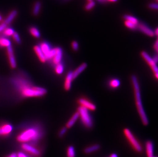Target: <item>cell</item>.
<instances>
[{
  "mask_svg": "<svg viewBox=\"0 0 158 157\" xmlns=\"http://www.w3.org/2000/svg\"><path fill=\"white\" fill-rule=\"evenodd\" d=\"M152 157H157V156H152Z\"/></svg>",
  "mask_w": 158,
  "mask_h": 157,
  "instance_id": "47",
  "label": "cell"
},
{
  "mask_svg": "<svg viewBox=\"0 0 158 157\" xmlns=\"http://www.w3.org/2000/svg\"><path fill=\"white\" fill-rule=\"evenodd\" d=\"M131 81H132L134 89L135 97V101H136V106L137 108L138 112L143 125L148 126L149 123V121L145 112L144 109L143 108L141 101V97L140 86H139L137 78L136 76H133L131 77Z\"/></svg>",
  "mask_w": 158,
  "mask_h": 157,
  "instance_id": "3",
  "label": "cell"
},
{
  "mask_svg": "<svg viewBox=\"0 0 158 157\" xmlns=\"http://www.w3.org/2000/svg\"><path fill=\"white\" fill-rule=\"evenodd\" d=\"M158 28H157V29H156L155 33V35H158Z\"/></svg>",
  "mask_w": 158,
  "mask_h": 157,
  "instance_id": "42",
  "label": "cell"
},
{
  "mask_svg": "<svg viewBox=\"0 0 158 157\" xmlns=\"http://www.w3.org/2000/svg\"><path fill=\"white\" fill-rule=\"evenodd\" d=\"M141 56L147 62L148 65L151 66V68L152 69V71H154L155 75L156 78H158V69L157 67V63L153 60L152 58L149 56L146 52H142L141 53Z\"/></svg>",
  "mask_w": 158,
  "mask_h": 157,
  "instance_id": "6",
  "label": "cell"
},
{
  "mask_svg": "<svg viewBox=\"0 0 158 157\" xmlns=\"http://www.w3.org/2000/svg\"><path fill=\"white\" fill-rule=\"evenodd\" d=\"M123 18L125 19V21L130 22L133 24H135L136 25H138V24L139 22L138 19L137 18L131 15H124L123 16Z\"/></svg>",
  "mask_w": 158,
  "mask_h": 157,
  "instance_id": "23",
  "label": "cell"
},
{
  "mask_svg": "<svg viewBox=\"0 0 158 157\" xmlns=\"http://www.w3.org/2000/svg\"><path fill=\"white\" fill-rule=\"evenodd\" d=\"M87 64L85 63H84L82 64H81L76 70H75L73 73V78H76L78 76H79L80 74L82 73V71L85 70V68H87Z\"/></svg>",
  "mask_w": 158,
  "mask_h": 157,
  "instance_id": "18",
  "label": "cell"
},
{
  "mask_svg": "<svg viewBox=\"0 0 158 157\" xmlns=\"http://www.w3.org/2000/svg\"><path fill=\"white\" fill-rule=\"evenodd\" d=\"M7 26V25L4 22L0 24V33L3 31L5 30V29L6 28Z\"/></svg>",
  "mask_w": 158,
  "mask_h": 157,
  "instance_id": "35",
  "label": "cell"
},
{
  "mask_svg": "<svg viewBox=\"0 0 158 157\" xmlns=\"http://www.w3.org/2000/svg\"><path fill=\"white\" fill-rule=\"evenodd\" d=\"M100 148L101 146L99 144H94L84 148V153L86 155L91 154L96 151H98Z\"/></svg>",
  "mask_w": 158,
  "mask_h": 157,
  "instance_id": "12",
  "label": "cell"
},
{
  "mask_svg": "<svg viewBox=\"0 0 158 157\" xmlns=\"http://www.w3.org/2000/svg\"><path fill=\"white\" fill-rule=\"evenodd\" d=\"M123 133L133 150L137 153H142L143 147L137 139L133 135L131 131L127 128H125L123 130Z\"/></svg>",
  "mask_w": 158,
  "mask_h": 157,
  "instance_id": "4",
  "label": "cell"
},
{
  "mask_svg": "<svg viewBox=\"0 0 158 157\" xmlns=\"http://www.w3.org/2000/svg\"><path fill=\"white\" fill-rule=\"evenodd\" d=\"M148 6H149V8L153 9V10H157V9H158V4H156V3H151L150 4H149Z\"/></svg>",
  "mask_w": 158,
  "mask_h": 157,
  "instance_id": "34",
  "label": "cell"
},
{
  "mask_svg": "<svg viewBox=\"0 0 158 157\" xmlns=\"http://www.w3.org/2000/svg\"><path fill=\"white\" fill-rule=\"evenodd\" d=\"M14 86L24 98L41 97L47 94L45 88L34 86L31 83L24 78H15L12 81Z\"/></svg>",
  "mask_w": 158,
  "mask_h": 157,
  "instance_id": "1",
  "label": "cell"
},
{
  "mask_svg": "<svg viewBox=\"0 0 158 157\" xmlns=\"http://www.w3.org/2000/svg\"><path fill=\"white\" fill-rule=\"evenodd\" d=\"M56 52L55 55L54 56L52 60L53 63L55 65L61 62L62 58H63V50L60 47H56Z\"/></svg>",
  "mask_w": 158,
  "mask_h": 157,
  "instance_id": "11",
  "label": "cell"
},
{
  "mask_svg": "<svg viewBox=\"0 0 158 157\" xmlns=\"http://www.w3.org/2000/svg\"><path fill=\"white\" fill-rule=\"evenodd\" d=\"M17 157H28L27 155L23 152H19L17 154Z\"/></svg>",
  "mask_w": 158,
  "mask_h": 157,
  "instance_id": "36",
  "label": "cell"
},
{
  "mask_svg": "<svg viewBox=\"0 0 158 157\" xmlns=\"http://www.w3.org/2000/svg\"><path fill=\"white\" fill-rule=\"evenodd\" d=\"M12 37L14 40L17 42L18 44H20L21 43V38L19 37V35L17 32L14 33V34L12 35Z\"/></svg>",
  "mask_w": 158,
  "mask_h": 157,
  "instance_id": "31",
  "label": "cell"
},
{
  "mask_svg": "<svg viewBox=\"0 0 158 157\" xmlns=\"http://www.w3.org/2000/svg\"><path fill=\"white\" fill-rule=\"evenodd\" d=\"M13 127L10 124H5L0 127V135H8L11 133Z\"/></svg>",
  "mask_w": 158,
  "mask_h": 157,
  "instance_id": "14",
  "label": "cell"
},
{
  "mask_svg": "<svg viewBox=\"0 0 158 157\" xmlns=\"http://www.w3.org/2000/svg\"><path fill=\"white\" fill-rule=\"evenodd\" d=\"M67 157H75L76 153L75 151L74 147L72 145H70L67 149Z\"/></svg>",
  "mask_w": 158,
  "mask_h": 157,
  "instance_id": "24",
  "label": "cell"
},
{
  "mask_svg": "<svg viewBox=\"0 0 158 157\" xmlns=\"http://www.w3.org/2000/svg\"><path fill=\"white\" fill-rule=\"evenodd\" d=\"M7 48L8 56L9 59V63L11 68H15L17 67V62L15 60V56L14 55V50L11 46L7 47Z\"/></svg>",
  "mask_w": 158,
  "mask_h": 157,
  "instance_id": "9",
  "label": "cell"
},
{
  "mask_svg": "<svg viewBox=\"0 0 158 157\" xmlns=\"http://www.w3.org/2000/svg\"><path fill=\"white\" fill-rule=\"evenodd\" d=\"M110 157H118V155L115 153H112L110 155Z\"/></svg>",
  "mask_w": 158,
  "mask_h": 157,
  "instance_id": "39",
  "label": "cell"
},
{
  "mask_svg": "<svg viewBox=\"0 0 158 157\" xmlns=\"http://www.w3.org/2000/svg\"><path fill=\"white\" fill-rule=\"evenodd\" d=\"M72 47L73 48V50H77L79 47V46H78V43L76 41H74L72 42Z\"/></svg>",
  "mask_w": 158,
  "mask_h": 157,
  "instance_id": "33",
  "label": "cell"
},
{
  "mask_svg": "<svg viewBox=\"0 0 158 157\" xmlns=\"http://www.w3.org/2000/svg\"><path fill=\"white\" fill-rule=\"evenodd\" d=\"M41 6L42 5L40 2H36L35 3L33 8V10H32V14L35 16H37L39 14L41 9Z\"/></svg>",
  "mask_w": 158,
  "mask_h": 157,
  "instance_id": "22",
  "label": "cell"
},
{
  "mask_svg": "<svg viewBox=\"0 0 158 157\" xmlns=\"http://www.w3.org/2000/svg\"><path fill=\"white\" fill-rule=\"evenodd\" d=\"M124 25L127 28L131 30H134L137 29V25L127 21H124Z\"/></svg>",
  "mask_w": 158,
  "mask_h": 157,
  "instance_id": "28",
  "label": "cell"
},
{
  "mask_svg": "<svg viewBox=\"0 0 158 157\" xmlns=\"http://www.w3.org/2000/svg\"><path fill=\"white\" fill-rule=\"evenodd\" d=\"M61 1L64 2H68L70 0H61Z\"/></svg>",
  "mask_w": 158,
  "mask_h": 157,
  "instance_id": "44",
  "label": "cell"
},
{
  "mask_svg": "<svg viewBox=\"0 0 158 157\" xmlns=\"http://www.w3.org/2000/svg\"><path fill=\"white\" fill-rule=\"evenodd\" d=\"M137 29L140 31L144 33L145 34L150 37H153L155 36V32L153 31L148 26L142 22H139L137 25Z\"/></svg>",
  "mask_w": 158,
  "mask_h": 157,
  "instance_id": "8",
  "label": "cell"
},
{
  "mask_svg": "<svg viewBox=\"0 0 158 157\" xmlns=\"http://www.w3.org/2000/svg\"><path fill=\"white\" fill-rule=\"evenodd\" d=\"M43 136L42 129L39 126L28 127L21 132L17 136V139L19 142L26 143L29 142H36L40 139Z\"/></svg>",
  "mask_w": 158,
  "mask_h": 157,
  "instance_id": "2",
  "label": "cell"
},
{
  "mask_svg": "<svg viewBox=\"0 0 158 157\" xmlns=\"http://www.w3.org/2000/svg\"><path fill=\"white\" fill-rule=\"evenodd\" d=\"M145 150H146L147 157H152L154 156V144L151 140H148L145 143Z\"/></svg>",
  "mask_w": 158,
  "mask_h": 157,
  "instance_id": "13",
  "label": "cell"
},
{
  "mask_svg": "<svg viewBox=\"0 0 158 157\" xmlns=\"http://www.w3.org/2000/svg\"><path fill=\"white\" fill-rule=\"evenodd\" d=\"M73 73L71 71L69 72L66 76L65 81H64V88L65 90L68 91L71 87L72 82L73 81Z\"/></svg>",
  "mask_w": 158,
  "mask_h": 157,
  "instance_id": "15",
  "label": "cell"
},
{
  "mask_svg": "<svg viewBox=\"0 0 158 157\" xmlns=\"http://www.w3.org/2000/svg\"><path fill=\"white\" fill-rule=\"evenodd\" d=\"M156 1H158V0H156Z\"/></svg>",
  "mask_w": 158,
  "mask_h": 157,
  "instance_id": "48",
  "label": "cell"
},
{
  "mask_svg": "<svg viewBox=\"0 0 158 157\" xmlns=\"http://www.w3.org/2000/svg\"><path fill=\"white\" fill-rule=\"evenodd\" d=\"M95 6V3L93 1L91 2H89V3L87 4L85 6V9L86 10L89 11L94 7Z\"/></svg>",
  "mask_w": 158,
  "mask_h": 157,
  "instance_id": "30",
  "label": "cell"
},
{
  "mask_svg": "<svg viewBox=\"0 0 158 157\" xmlns=\"http://www.w3.org/2000/svg\"><path fill=\"white\" fill-rule=\"evenodd\" d=\"M120 81L118 79H113L110 82V87L113 88H116L120 85Z\"/></svg>",
  "mask_w": 158,
  "mask_h": 157,
  "instance_id": "29",
  "label": "cell"
},
{
  "mask_svg": "<svg viewBox=\"0 0 158 157\" xmlns=\"http://www.w3.org/2000/svg\"><path fill=\"white\" fill-rule=\"evenodd\" d=\"M78 113L83 125L88 129L92 127L93 123L89 110L84 107L80 106L78 108Z\"/></svg>",
  "mask_w": 158,
  "mask_h": 157,
  "instance_id": "5",
  "label": "cell"
},
{
  "mask_svg": "<svg viewBox=\"0 0 158 157\" xmlns=\"http://www.w3.org/2000/svg\"><path fill=\"white\" fill-rule=\"evenodd\" d=\"M78 103L80 104L81 106L85 108L88 110L94 111L96 109V106L94 104H93L85 99H81L78 100Z\"/></svg>",
  "mask_w": 158,
  "mask_h": 157,
  "instance_id": "10",
  "label": "cell"
},
{
  "mask_svg": "<svg viewBox=\"0 0 158 157\" xmlns=\"http://www.w3.org/2000/svg\"><path fill=\"white\" fill-rule=\"evenodd\" d=\"M88 2L92 1L93 0H88Z\"/></svg>",
  "mask_w": 158,
  "mask_h": 157,
  "instance_id": "46",
  "label": "cell"
},
{
  "mask_svg": "<svg viewBox=\"0 0 158 157\" xmlns=\"http://www.w3.org/2000/svg\"><path fill=\"white\" fill-rule=\"evenodd\" d=\"M15 32L14 29L11 28H6L5 29V30L3 31V34L6 36H11L14 34Z\"/></svg>",
  "mask_w": 158,
  "mask_h": 157,
  "instance_id": "27",
  "label": "cell"
},
{
  "mask_svg": "<svg viewBox=\"0 0 158 157\" xmlns=\"http://www.w3.org/2000/svg\"><path fill=\"white\" fill-rule=\"evenodd\" d=\"M67 131V128L65 127H63L60 130V132L58 133V137L60 138H62L64 136V135L66 134V132Z\"/></svg>",
  "mask_w": 158,
  "mask_h": 157,
  "instance_id": "32",
  "label": "cell"
},
{
  "mask_svg": "<svg viewBox=\"0 0 158 157\" xmlns=\"http://www.w3.org/2000/svg\"><path fill=\"white\" fill-rule=\"evenodd\" d=\"M17 14H18V11L15 10L11 11L10 13L8 14L6 19L5 20L4 22L8 25L10 24L12 21H14V19L16 18Z\"/></svg>",
  "mask_w": 158,
  "mask_h": 157,
  "instance_id": "19",
  "label": "cell"
},
{
  "mask_svg": "<svg viewBox=\"0 0 158 157\" xmlns=\"http://www.w3.org/2000/svg\"><path fill=\"white\" fill-rule=\"evenodd\" d=\"M55 65H56L55 69V72L57 74H62L64 71V67L63 64L60 62Z\"/></svg>",
  "mask_w": 158,
  "mask_h": 157,
  "instance_id": "26",
  "label": "cell"
},
{
  "mask_svg": "<svg viewBox=\"0 0 158 157\" xmlns=\"http://www.w3.org/2000/svg\"><path fill=\"white\" fill-rule=\"evenodd\" d=\"M11 46L10 41L4 37H0V46L1 47H8Z\"/></svg>",
  "mask_w": 158,
  "mask_h": 157,
  "instance_id": "21",
  "label": "cell"
},
{
  "mask_svg": "<svg viewBox=\"0 0 158 157\" xmlns=\"http://www.w3.org/2000/svg\"><path fill=\"white\" fill-rule=\"evenodd\" d=\"M158 56H157V55H156L155 56H154V58H152L153 60H154L156 63H157V62H158Z\"/></svg>",
  "mask_w": 158,
  "mask_h": 157,
  "instance_id": "38",
  "label": "cell"
},
{
  "mask_svg": "<svg viewBox=\"0 0 158 157\" xmlns=\"http://www.w3.org/2000/svg\"><path fill=\"white\" fill-rule=\"evenodd\" d=\"M40 46V49H41V50H42V52H43V53L44 54L45 56L51 50V47L50 46V45L47 42H42V43H40V46Z\"/></svg>",
  "mask_w": 158,
  "mask_h": 157,
  "instance_id": "20",
  "label": "cell"
},
{
  "mask_svg": "<svg viewBox=\"0 0 158 157\" xmlns=\"http://www.w3.org/2000/svg\"><path fill=\"white\" fill-rule=\"evenodd\" d=\"M118 0H106V1L112 2H114L117 1Z\"/></svg>",
  "mask_w": 158,
  "mask_h": 157,
  "instance_id": "43",
  "label": "cell"
},
{
  "mask_svg": "<svg viewBox=\"0 0 158 157\" xmlns=\"http://www.w3.org/2000/svg\"><path fill=\"white\" fill-rule=\"evenodd\" d=\"M78 118H79V114L78 112L75 113L74 114H73L72 116L71 117L70 120L66 123V127L67 129H70L71 127H72L74 125L75 123H76V121L77 120Z\"/></svg>",
  "mask_w": 158,
  "mask_h": 157,
  "instance_id": "17",
  "label": "cell"
},
{
  "mask_svg": "<svg viewBox=\"0 0 158 157\" xmlns=\"http://www.w3.org/2000/svg\"><path fill=\"white\" fill-rule=\"evenodd\" d=\"M100 3H103L106 2V0H97Z\"/></svg>",
  "mask_w": 158,
  "mask_h": 157,
  "instance_id": "41",
  "label": "cell"
},
{
  "mask_svg": "<svg viewBox=\"0 0 158 157\" xmlns=\"http://www.w3.org/2000/svg\"><path fill=\"white\" fill-rule=\"evenodd\" d=\"M33 49H34L35 53L37 55L40 60L42 62L45 63L47 61L46 58L44 54L43 53V52H42V50H41L40 46H35Z\"/></svg>",
  "mask_w": 158,
  "mask_h": 157,
  "instance_id": "16",
  "label": "cell"
},
{
  "mask_svg": "<svg viewBox=\"0 0 158 157\" xmlns=\"http://www.w3.org/2000/svg\"><path fill=\"white\" fill-rule=\"evenodd\" d=\"M154 48L155 50L156 51V52H158V40H156V42L155 44H154Z\"/></svg>",
  "mask_w": 158,
  "mask_h": 157,
  "instance_id": "37",
  "label": "cell"
},
{
  "mask_svg": "<svg viewBox=\"0 0 158 157\" xmlns=\"http://www.w3.org/2000/svg\"><path fill=\"white\" fill-rule=\"evenodd\" d=\"M29 32L30 34L33 36L35 38H39L40 37V32L39 31V29L35 27H31L29 29Z\"/></svg>",
  "mask_w": 158,
  "mask_h": 157,
  "instance_id": "25",
  "label": "cell"
},
{
  "mask_svg": "<svg viewBox=\"0 0 158 157\" xmlns=\"http://www.w3.org/2000/svg\"><path fill=\"white\" fill-rule=\"evenodd\" d=\"M8 157H17V154H15V153H12V154L10 155Z\"/></svg>",
  "mask_w": 158,
  "mask_h": 157,
  "instance_id": "40",
  "label": "cell"
},
{
  "mask_svg": "<svg viewBox=\"0 0 158 157\" xmlns=\"http://www.w3.org/2000/svg\"><path fill=\"white\" fill-rule=\"evenodd\" d=\"M21 147L25 151H27L34 156H39L40 155V150L27 143H23L21 145Z\"/></svg>",
  "mask_w": 158,
  "mask_h": 157,
  "instance_id": "7",
  "label": "cell"
},
{
  "mask_svg": "<svg viewBox=\"0 0 158 157\" xmlns=\"http://www.w3.org/2000/svg\"><path fill=\"white\" fill-rule=\"evenodd\" d=\"M2 21V17L0 15V22H1Z\"/></svg>",
  "mask_w": 158,
  "mask_h": 157,
  "instance_id": "45",
  "label": "cell"
}]
</instances>
